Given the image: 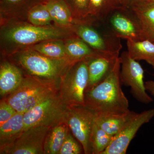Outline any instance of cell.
Here are the masks:
<instances>
[{
  "label": "cell",
  "mask_w": 154,
  "mask_h": 154,
  "mask_svg": "<svg viewBox=\"0 0 154 154\" xmlns=\"http://www.w3.org/2000/svg\"><path fill=\"white\" fill-rule=\"evenodd\" d=\"M121 63L102 82L85 92V106L98 113H122L129 110V102L121 88Z\"/></svg>",
  "instance_id": "cell-1"
},
{
  "label": "cell",
  "mask_w": 154,
  "mask_h": 154,
  "mask_svg": "<svg viewBox=\"0 0 154 154\" xmlns=\"http://www.w3.org/2000/svg\"><path fill=\"white\" fill-rule=\"evenodd\" d=\"M60 82L57 80L34 76L24 78L19 87L4 99L17 112L25 113L40 102L58 94Z\"/></svg>",
  "instance_id": "cell-2"
},
{
  "label": "cell",
  "mask_w": 154,
  "mask_h": 154,
  "mask_svg": "<svg viewBox=\"0 0 154 154\" xmlns=\"http://www.w3.org/2000/svg\"><path fill=\"white\" fill-rule=\"evenodd\" d=\"M92 17V22L81 21L75 25L77 36L97 52L119 54L122 48L121 38L113 33L105 20Z\"/></svg>",
  "instance_id": "cell-3"
},
{
  "label": "cell",
  "mask_w": 154,
  "mask_h": 154,
  "mask_svg": "<svg viewBox=\"0 0 154 154\" xmlns=\"http://www.w3.org/2000/svg\"><path fill=\"white\" fill-rule=\"evenodd\" d=\"M69 107L60 93L42 101L24 114L25 130L33 127L51 128L66 122Z\"/></svg>",
  "instance_id": "cell-4"
},
{
  "label": "cell",
  "mask_w": 154,
  "mask_h": 154,
  "mask_svg": "<svg viewBox=\"0 0 154 154\" xmlns=\"http://www.w3.org/2000/svg\"><path fill=\"white\" fill-rule=\"evenodd\" d=\"M89 59H85L72 65L68 69L66 74L61 78L60 94L69 107L85 106V92L89 78Z\"/></svg>",
  "instance_id": "cell-5"
},
{
  "label": "cell",
  "mask_w": 154,
  "mask_h": 154,
  "mask_svg": "<svg viewBox=\"0 0 154 154\" xmlns=\"http://www.w3.org/2000/svg\"><path fill=\"white\" fill-rule=\"evenodd\" d=\"M19 63L32 76L50 80H58L67 67L72 62L66 58L48 57L33 49L23 51L19 57Z\"/></svg>",
  "instance_id": "cell-6"
},
{
  "label": "cell",
  "mask_w": 154,
  "mask_h": 154,
  "mask_svg": "<svg viewBox=\"0 0 154 154\" xmlns=\"http://www.w3.org/2000/svg\"><path fill=\"white\" fill-rule=\"evenodd\" d=\"M119 58L121 84L130 87L131 93L139 102L148 104L153 102V99L146 92L144 70L140 64L131 57L128 51H123Z\"/></svg>",
  "instance_id": "cell-7"
},
{
  "label": "cell",
  "mask_w": 154,
  "mask_h": 154,
  "mask_svg": "<svg viewBox=\"0 0 154 154\" xmlns=\"http://www.w3.org/2000/svg\"><path fill=\"white\" fill-rule=\"evenodd\" d=\"M105 22L119 38L127 40H142L139 20L131 8L120 7L110 12Z\"/></svg>",
  "instance_id": "cell-8"
},
{
  "label": "cell",
  "mask_w": 154,
  "mask_h": 154,
  "mask_svg": "<svg viewBox=\"0 0 154 154\" xmlns=\"http://www.w3.org/2000/svg\"><path fill=\"white\" fill-rule=\"evenodd\" d=\"M96 113L85 106L69 107L67 123L71 131L82 144L85 154H91L90 139Z\"/></svg>",
  "instance_id": "cell-9"
},
{
  "label": "cell",
  "mask_w": 154,
  "mask_h": 154,
  "mask_svg": "<svg viewBox=\"0 0 154 154\" xmlns=\"http://www.w3.org/2000/svg\"><path fill=\"white\" fill-rule=\"evenodd\" d=\"M50 128L39 126L25 130L14 143L0 150V154H44L45 140Z\"/></svg>",
  "instance_id": "cell-10"
},
{
  "label": "cell",
  "mask_w": 154,
  "mask_h": 154,
  "mask_svg": "<svg viewBox=\"0 0 154 154\" xmlns=\"http://www.w3.org/2000/svg\"><path fill=\"white\" fill-rule=\"evenodd\" d=\"M63 35V31L56 28L23 25L9 29L5 36L8 41L15 44L28 45L57 39Z\"/></svg>",
  "instance_id": "cell-11"
},
{
  "label": "cell",
  "mask_w": 154,
  "mask_h": 154,
  "mask_svg": "<svg viewBox=\"0 0 154 154\" xmlns=\"http://www.w3.org/2000/svg\"><path fill=\"white\" fill-rule=\"evenodd\" d=\"M154 117V108L137 113L113 140L102 154H125L130 143L141 127Z\"/></svg>",
  "instance_id": "cell-12"
},
{
  "label": "cell",
  "mask_w": 154,
  "mask_h": 154,
  "mask_svg": "<svg viewBox=\"0 0 154 154\" xmlns=\"http://www.w3.org/2000/svg\"><path fill=\"white\" fill-rule=\"evenodd\" d=\"M119 55H102L89 58L88 63V82L86 90L105 79L113 71Z\"/></svg>",
  "instance_id": "cell-13"
},
{
  "label": "cell",
  "mask_w": 154,
  "mask_h": 154,
  "mask_svg": "<svg viewBox=\"0 0 154 154\" xmlns=\"http://www.w3.org/2000/svg\"><path fill=\"white\" fill-rule=\"evenodd\" d=\"M137 113L130 110L122 113H96V124L114 137L124 129Z\"/></svg>",
  "instance_id": "cell-14"
},
{
  "label": "cell",
  "mask_w": 154,
  "mask_h": 154,
  "mask_svg": "<svg viewBox=\"0 0 154 154\" xmlns=\"http://www.w3.org/2000/svg\"><path fill=\"white\" fill-rule=\"evenodd\" d=\"M22 73L17 66L5 62L0 67V95L8 96L17 89L23 79Z\"/></svg>",
  "instance_id": "cell-15"
},
{
  "label": "cell",
  "mask_w": 154,
  "mask_h": 154,
  "mask_svg": "<svg viewBox=\"0 0 154 154\" xmlns=\"http://www.w3.org/2000/svg\"><path fill=\"white\" fill-rule=\"evenodd\" d=\"M24 114L17 112L0 125V150L14 143L25 131Z\"/></svg>",
  "instance_id": "cell-16"
},
{
  "label": "cell",
  "mask_w": 154,
  "mask_h": 154,
  "mask_svg": "<svg viewBox=\"0 0 154 154\" xmlns=\"http://www.w3.org/2000/svg\"><path fill=\"white\" fill-rule=\"evenodd\" d=\"M139 20L142 40L154 41V3L146 1L131 8Z\"/></svg>",
  "instance_id": "cell-17"
},
{
  "label": "cell",
  "mask_w": 154,
  "mask_h": 154,
  "mask_svg": "<svg viewBox=\"0 0 154 154\" xmlns=\"http://www.w3.org/2000/svg\"><path fill=\"white\" fill-rule=\"evenodd\" d=\"M65 44L67 57L74 63L96 56L110 54L95 51L79 36L68 40Z\"/></svg>",
  "instance_id": "cell-18"
},
{
  "label": "cell",
  "mask_w": 154,
  "mask_h": 154,
  "mask_svg": "<svg viewBox=\"0 0 154 154\" xmlns=\"http://www.w3.org/2000/svg\"><path fill=\"white\" fill-rule=\"evenodd\" d=\"M69 130L66 122L51 128L45 140L44 154H59Z\"/></svg>",
  "instance_id": "cell-19"
},
{
  "label": "cell",
  "mask_w": 154,
  "mask_h": 154,
  "mask_svg": "<svg viewBox=\"0 0 154 154\" xmlns=\"http://www.w3.org/2000/svg\"><path fill=\"white\" fill-rule=\"evenodd\" d=\"M128 52L137 61L144 60L154 68V43L147 39L127 40Z\"/></svg>",
  "instance_id": "cell-20"
},
{
  "label": "cell",
  "mask_w": 154,
  "mask_h": 154,
  "mask_svg": "<svg viewBox=\"0 0 154 154\" xmlns=\"http://www.w3.org/2000/svg\"><path fill=\"white\" fill-rule=\"evenodd\" d=\"M33 50L48 57L55 59L66 58L65 44L61 40H46L35 44Z\"/></svg>",
  "instance_id": "cell-21"
},
{
  "label": "cell",
  "mask_w": 154,
  "mask_h": 154,
  "mask_svg": "<svg viewBox=\"0 0 154 154\" xmlns=\"http://www.w3.org/2000/svg\"><path fill=\"white\" fill-rule=\"evenodd\" d=\"M113 137L95 122L90 139L91 154H102L110 145Z\"/></svg>",
  "instance_id": "cell-22"
},
{
  "label": "cell",
  "mask_w": 154,
  "mask_h": 154,
  "mask_svg": "<svg viewBox=\"0 0 154 154\" xmlns=\"http://www.w3.org/2000/svg\"><path fill=\"white\" fill-rule=\"evenodd\" d=\"M53 20L60 25L71 23L72 15L68 6L61 0H52L46 5Z\"/></svg>",
  "instance_id": "cell-23"
},
{
  "label": "cell",
  "mask_w": 154,
  "mask_h": 154,
  "mask_svg": "<svg viewBox=\"0 0 154 154\" xmlns=\"http://www.w3.org/2000/svg\"><path fill=\"white\" fill-rule=\"evenodd\" d=\"M120 7L118 0H90L88 15L105 20L110 12Z\"/></svg>",
  "instance_id": "cell-24"
},
{
  "label": "cell",
  "mask_w": 154,
  "mask_h": 154,
  "mask_svg": "<svg viewBox=\"0 0 154 154\" xmlns=\"http://www.w3.org/2000/svg\"><path fill=\"white\" fill-rule=\"evenodd\" d=\"M28 19L32 25L37 26L49 25L53 20L46 5L36 6L31 9L28 14Z\"/></svg>",
  "instance_id": "cell-25"
},
{
  "label": "cell",
  "mask_w": 154,
  "mask_h": 154,
  "mask_svg": "<svg viewBox=\"0 0 154 154\" xmlns=\"http://www.w3.org/2000/svg\"><path fill=\"white\" fill-rule=\"evenodd\" d=\"M85 153L82 144L76 138L70 130L64 141L59 154Z\"/></svg>",
  "instance_id": "cell-26"
},
{
  "label": "cell",
  "mask_w": 154,
  "mask_h": 154,
  "mask_svg": "<svg viewBox=\"0 0 154 154\" xmlns=\"http://www.w3.org/2000/svg\"><path fill=\"white\" fill-rule=\"evenodd\" d=\"M5 99H3L0 103V125L11 119L17 113Z\"/></svg>",
  "instance_id": "cell-27"
},
{
  "label": "cell",
  "mask_w": 154,
  "mask_h": 154,
  "mask_svg": "<svg viewBox=\"0 0 154 154\" xmlns=\"http://www.w3.org/2000/svg\"><path fill=\"white\" fill-rule=\"evenodd\" d=\"M75 16L82 19L89 14L90 0H72Z\"/></svg>",
  "instance_id": "cell-28"
},
{
  "label": "cell",
  "mask_w": 154,
  "mask_h": 154,
  "mask_svg": "<svg viewBox=\"0 0 154 154\" xmlns=\"http://www.w3.org/2000/svg\"><path fill=\"white\" fill-rule=\"evenodd\" d=\"M121 7L132 8L146 2V0H118Z\"/></svg>",
  "instance_id": "cell-29"
},
{
  "label": "cell",
  "mask_w": 154,
  "mask_h": 154,
  "mask_svg": "<svg viewBox=\"0 0 154 154\" xmlns=\"http://www.w3.org/2000/svg\"><path fill=\"white\" fill-rule=\"evenodd\" d=\"M146 91L154 96V81H149L145 82Z\"/></svg>",
  "instance_id": "cell-30"
},
{
  "label": "cell",
  "mask_w": 154,
  "mask_h": 154,
  "mask_svg": "<svg viewBox=\"0 0 154 154\" xmlns=\"http://www.w3.org/2000/svg\"><path fill=\"white\" fill-rule=\"evenodd\" d=\"M7 2L10 3V4H17L21 2L22 0H5Z\"/></svg>",
  "instance_id": "cell-31"
},
{
  "label": "cell",
  "mask_w": 154,
  "mask_h": 154,
  "mask_svg": "<svg viewBox=\"0 0 154 154\" xmlns=\"http://www.w3.org/2000/svg\"><path fill=\"white\" fill-rule=\"evenodd\" d=\"M146 1L148 2H150L154 3V0H146Z\"/></svg>",
  "instance_id": "cell-32"
},
{
  "label": "cell",
  "mask_w": 154,
  "mask_h": 154,
  "mask_svg": "<svg viewBox=\"0 0 154 154\" xmlns=\"http://www.w3.org/2000/svg\"><path fill=\"white\" fill-rule=\"evenodd\" d=\"M153 42H154V41Z\"/></svg>",
  "instance_id": "cell-33"
}]
</instances>
